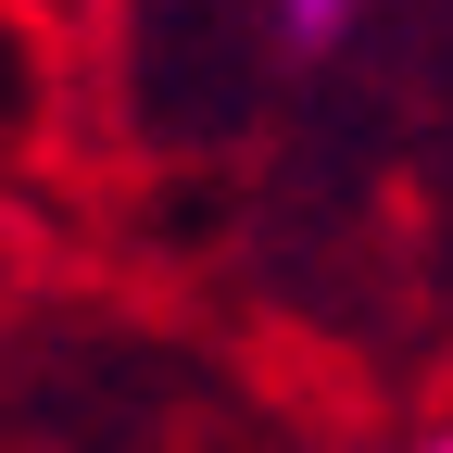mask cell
I'll return each instance as SVG.
<instances>
[{"mask_svg": "<svg viewBox=\"0 0 453 453\" xmlns=\"http://www.w3.org/2000/svg\"><path fill=\"white\" fill-rule=\"evenodd\" d=\"M416 453H453V428H428V441H416Z\"/></svg>", "mask_w": 453, "mask_h": 453, "instance_id": "obj_2", "label": "cell"}, {"mask_svg": "<svg viewBox=\"0 0 453 453\" xmlns=\"http://www.w3.org/2000/svg\"><path fill=\"white\" fill-rule=\"evenodd\" d=\"M277 26H290V38H303V50H327V38H340V26H353V0H277Z\"/></svg>", "mask_w": 453, "mask_h": 453, "instance_id": "obj_1", "label": "cell"}]
</instances>
